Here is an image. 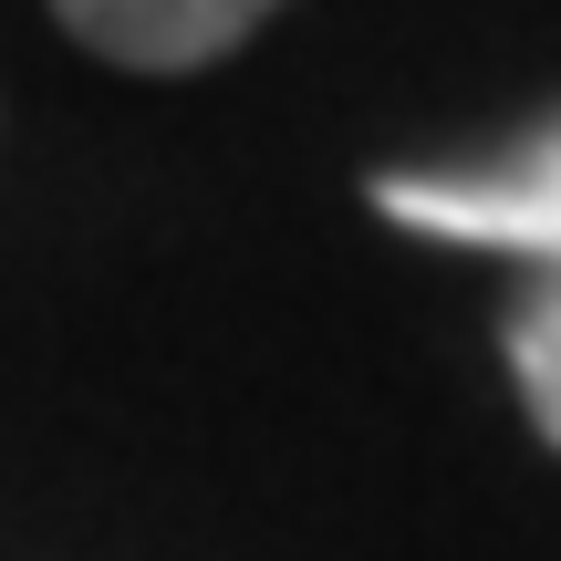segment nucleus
<instances>
[{"label":"nucleus","mask_w":561,"mask_h":561,"mask_svg":"<svg viewBox=\"0 0 561 561\" xmlns=\"http://www.w3.org/2000/svg\"><path fill=\"white\" fill-rule=\"evenodd\" d=\"M375 208L396 229H426V240H458V250H500V261L561 271V115L510 136L500 157H468V167H396L375 178Z\"/></svg>","instance_id":"nucleus-1"},{"label":"nucleus","mask_w":561,"mask_h":561,"mask_svg":"<svg viewBox=\"0 0 561 561\" xmlns=\"http://www.w3.org/2000/svg\"><path fill=\"white\" fill-rule=\"evenodd\" d=\"M280 0H53V21L115 73H208Z\"/></svg>","instance_id":"nucleus-2"},{"label":"nucleus","mask_w":561,"mask_h":561,"mask_svg":"<svg viewBox=\"0 0 561 561\" xmlns=\"http://www.w3.org/2000/svg\"><path fill=\"white\" fill-rule=\"evenodd\" d=\"M510 375H520V405L530 426L561 447V271H541L510 312Z\"/></svg>","instance_id":"nucleus-3"}]
</instances>
